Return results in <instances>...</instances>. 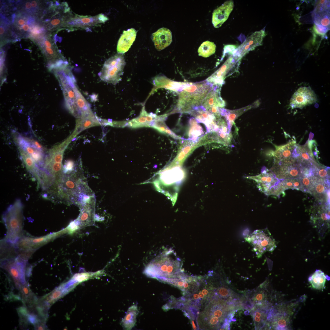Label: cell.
<instances>
[{
  "label": "cell",
  "instance_id": "obj_12",
  "mask_svg": "<svg viewBox=\"0 0 330 330\" xmlns=\"http://www.w3.org/2000/svg\"><path fill=\"white\" fill-rule=\"evenodd\" d=\"M54 234L37 237H23L16 245L17 251L19 254H24L31 255L38 248L47 243L53 238Z\"/></svg>",
  "mask_w": 330,
  "mask_h": 330
},
{
  "label": "cell",
  "instance_id": "obj_44",
  "mask_svg": "<svg viewBox=\"0 0 330 330\" xmlns=\"http://www.w3.org/2000/svg\"><path fill=\"white\" fill-rule=\"evenodd\" d=\"M36 327V328L38 330H44L45 328V326L44 325L40 324L37 325Z\"/></svg>",
  "mask_w": 330,
  "mask_h": 330
},
{
  "label": "cell",
  "instance_id": "obj_37",
  "mask_svg": "<svg viewBox=\"0 0 330 330\" xmlns=\"http://www.w3.org/2000/svg\"><path fill=\"white\" fill-rule=\"evenodd\" d=\"M74 167V163L72 161L68 160L66 162L64 166V172L67 173L72 171Z\"/></svg>",
  "mask_w": 330,
  "mask_h": 330
},
{
  "label": "cell",
  "instance_id": "obj_42",
  "mask_svg": "<svg viewBox=\"0 0 330 330\" xmlns=\"http://www.w3.org/2000/svg\"><path fill=\"white\" fill-rule=\"evenodd\" d=\"M137 120L139 122L141 123H144L146 122V119L145 117H139Z\"/></svg>",
  "mask_w": 330,
  "mask_h": 330
},
{
  "label": "cell",
  "instance_id": "obj_47",
  "mask_svg": "<svg viewBox=\"0 0 330 330\" xmlns=\"http://www.w3.org/2000/svg\"><path fill=\"white\" fill-rule=\"evenodd\" d=\"M159 130L161 131H165L166 129L164 127H160L157 128Z\"/></svg>",
  "mask_w": 330,
  "mask_h": 330
},
{
  "label": "cell",
  "instance_id": "obj_17",
  "mask_svg": "<svg viewBox=\"0 0 330 330\" xmlns=\"http://www.w3.org/2000/svg\"><path fill=\"white\" fill-rule=\"evenodd\" d=\"M238 61L232 55H230L222 66L206 80L214 86L221 87L224 83V80L228 74Z\"/></svg>",
  "mask_w": 330,
  "mask_h": 330
},
{
  "label": "cell",
  "instance_id": "obj_32",
  "mask_svg": "<svg viewBox=\"0 0 330 330\" xmlns=\"http://www.w3.org/2000/svg\"><path fill=\"white\" fill-rule=\"evenodd\" d=\"M0 56V75H1V82L2 83L6 80V70L5 69V67L4 64V60H5V54L3 52H2V53H1Z\"/></svg>",
  "mask_w": 330,
  "mask_h": 330
},
{
  "label": "cell",
  "instance_id": "obj_20",
  "mask_svg": "<svg viewBox=\"0 0 330 330\" xmlns=\"http://www.w3.org/2000/svg\"><path fill=\"white\" fill-rule=\"evenodd\" d=\"M221 87L214 86L204 100L202 105L206 110L212 107L223 108L225 106V102L220 95Z\"/></svg>",
  "mask_w": 330,
  "mask_h": 330
},
{
  "label": "cell",
  "instance_id": "obj_24",
  "mask_svg": "<svg viewBox=\"0 0 330 330\" xmlns=\"http://www.w3.org/2000/svg\"><path fill=\"white\" fill-rule=\"evenodd\" d=\"M257 101L252 104L249 105L242 108L234 110H229L223 108H220L221 115L223 116L227 121L228 125L231 128L235 120L245 112L254 107H257L258 105Z\"/></svg>",
  "mask_w": 330,
  "mask_h": 330
},
{
  "label": "cell",
  "instance_id": "obj_39",
  "mask_svg": "<svg viewBox=\"0 0 330 330\" xmlns=\"http://www.w3.org/2000/svg\"><path fill=\"white\" fill-rule=\"evenodd\" d=\"M28 319L29 321L33 324H36L38 321L36 316L33 314H30L28 315Z\"/></svg>",
  "mask_w": 330,
  "mask_h": 330
},
{
  "label": "cell",
  "instance_id": "obj_48",
  "mask_svg": "<svg viewBox=\"0 0 330 330\" xmlns=\"http://www.w3.org/2000/svg\"><path fill=\"white\" fill-rule=\"evenodd\" d=\"M165 132L166 133H167L168 134H169L171 135H174L172 133V132H171V131L170 130H169V129H166V130H165Z\"/></svg>",
  "mask_w": 330,
  "mask_h": 330
},
{
  "label": "cell",
  "instance_id": "obj_22",
  "mask_svg": "<svg viewBox=\"0 0 330 330\" xmlns=\"http://www.w3.org/2000/svg\"><path fill=\"white\" fill-rule=\"evenodd\" d=\"M137 31L131 28L124 31L118 42L117 50L118 53L123 54L127 52L135 39Z\"/></svg>",
  "mask_w": 330,
  "mask_h": 330
},
{
  "label": "cell",
  "instance_id": "obj_41",
  "mask_svg": "<svg viewBox=\"0 0 330 330\" xmlns=\"http://www.w3.org/2000/svg\"><path fill=\"white\" fill-rule=\"evenodd\" d=\"M32 145L35 148L40 151H41L42 149V146L36 141H33Z\"/></svg>",
  "mask_w": 330,
  "mask_h": 330
},
{
  "label": "cell",
  "instance_id": "obj_29",
  "mask_svg": "<svg viewBox=\"0 0 330 330\" xmlns=\"http://www.w3.org/2000/svg\"><path fill=\"white\" fill-rule=\"evenodd\" d=\"M216 46L215 43L207 41L203 42L199 47L198 52L199 56L208 57L215 53Z\"/></svg>",
  "mask_w": 330,
  "mask_h": 330
},
{
  "label": "cell",
  "instance_id": "obj_33",
  "mask_svg": "<svg viewBox=\"0 0 330 330\" xmlns=\"http://www.w3.org/2000/svg\"><path fill=\"white\" fill-rule=\"evenodd\" d=\"M217 295L221 297L227 298L230 295V292L225 287H221L217 290Z\"/></svg>",
  "mask_w": 330,
  "mask_h": 330
},
{
  "label": "cell",
  "instance_id": "obj_34",
  "mask_svg": "<svg viewBox=\"0 0 330 330\" xmlns=\"http://www.w3.org/2000/svg\"><path fill=\"white\" fill-rule=\"evenodd\" d=\"M314 28L317 33L321 35H324L328 30V28L317 23H315Z\"/></svg>",
  "mask_w": 330,
  "mask_h": 330
},
{
  "label": "cell",
  "instance_id": "obj_26",
  "mask_svg": "<svg viewBox=\"0 0 330 330\" xmlns=\"http://www.w3.org/2000/svg\"><path fill=\"white\" fill-rule=\"evenodd\" d=\"M0 19V42L1 46L8 43L12 40V37L15 35L13 31L11 24L6 17L1 16Z\"/></svg>",
  "mask_w": 330,
  "mask_h": 330
},
{
  "label": "cell",
  "instance_id": "obj_19",
  "mask_svg": "<svg viewBox=\"0 0 330 330\" xmlns=\"http://www.w3.org/2000/svg\"><path fill=\"white\" fill-rule=\"evenodd\" d=\"M267 321L275 329L287 330L290 328V319L285 313L277 312L271 310L268 313Z\"/></svg>",
  "mask_w": 330,
  "mask_h": 330
},
{
  "label": "cell",
  "instance_id": "obj_7",
  "mask_svg": "<svg viewBox=\"0 0 330 330\" xmlns=\"http://www.w3.org/2000/svg\"><path fill=\"white\" fill-rule=\"evenodd\" d=\"M34 42L41 50L48 68L50 71L68 64L53 42L50 36V33L47 34Z\"/></svg>",
  "mask_w": 330,
  "mask_h": 330
},
{
  "label": "cell",
  "instance_id": "obj_31",
  "mask_svg": "<svg viewBox=\"0 0 330 330\" xmlns=\"http://www.w3.org/2000/svg\"><path fill=\"white\" fill-rule=\"evenodd\" d=\"M313 177L307 176L302 174L299 178L301 182L302 191L311 194L313 185Z\"/></svg>",
  "mask_w": 330,
  "mask_h": 330
},
{
  "label": "cell",
  "instance_id": "obj_27",
  "mask_svg": "<svg viewBox=\"0 0 330 330\" xmlns=\"http://www.w3.org/2000/svg\"><path fill=\"white\" fill-rule=\"evenodd\" d=\"M138 312L136 305H134L128 308L122 321V325L124 329L131 330L134 326Z\"/></svg>",
  "mask_w": 330,
  "mask_h": 330
},
{
  "label": "cell",
  "instance_id": "obj_5",
  "mask_svg": "<svg viewBox=\"0 0 330 330\" xmlns=\"http://www.w3.org/2000/svg\"><path fill=\"white\" fill-rule=\"evenodd\" d=\"M23 205L20 199L9 206L3 213L2 219L6 229L4 241L16 245L23 237Z\"/></svg>",
  "mask_w": 330,
  "mask_h": 330
},
{
  "label": "cell",
  "instance_id": "obj_4",
  "mask_svg": "<svg viewBox=\"0 0 330 330\" xmlns=\"http://www.w3.org/2000/svg\"><path fill=\"white\" fill-rule=\"evenodd\" d=\"M172 251L170 250L163 252L157 256L146 266L144 273L158 280L176 278L183 274L179 258L174 259L170 256Z\"/></svg>",
  "mask_w": 330,
  "mask_h": 330
},
{
  "label": "cell",
  "instance_id": "obj_9",
  "mask_svg": "<svg viewBox=\"0 0 330 330\" xmlns=\"http://www.w3.org/2000/svg\"><path fill=\"white\" fill-rule=\"evenodd\" d=\"M125 65L123 54L118 53L105 61L98 75L101 80L116 85L120 80Z\"/></svg>",
  "mask_w": 330,
  "mask_h": 330
},
{
  "label": "cell",
  "instance_id": "obj_21",
  "mask_svg": "<svg viewBox=\"0 0 330 330\" xmlns=\"http://www.w3.org/2000/svg\"><path fill=\"white\" fill-rule=\"evenodd\" d=\"M152 39L156 49L159 51L162 50L171 43V32L167 28H160L152 34Z\"/></svg>",
  "mask_w": 330,
  "mask_h": 330
},
{
  "label": "cell",
  "instance_id": "obj_6",
  "mask_svg": "<svg viewBox=\"0 0 330 330\" xmlns=\"http://www.w3.org/2000/svg\"><path fill=\"white\" fill-rule=\"evenodd\" d=\"M214 86L206 80L193 83L179 93L177 106L182 112H190L201 106L204 100Z\"/></svg>",
  "mask_w": 330,
  "mask_h": 330
},
{
  "label": "cell",
  "instance_id": "obj_14",
  "mask_svg": "<svg viewBox=\"0 0 330 330\" xmlns=\"http://www.w3.org/2000/svg\"><path fill=\"white\" fill-rule=\"evenodd\" d=\"M246 178L255 181L259 189L267 196L271 195L273 188L280 181L271 170L266 168L262 169L261 173L258 175Z\"/></svg>",
  "mask_w": 330,
  "mask_h": 330
},
{
  "label": "cell",
  "instance_id": "obj_36",
  "mask_svg": "<svg viewBox=\"0 0 330 330\" xmlns=\"http://www.w3.org/2000/svg\"><path fill=\"white\" fill-rule=\"evenodd\" d=\"M30 156L34 161L36 163L40 162L42 158V154L39 150L36 151Z\"/></svg>",
  "mask_w": 330,
  "mask_h": 330
},
{
  "label": "cell",
  "instance_id": "obj_30",
  "mask_svg": "<svg viewBox=\"0 0 330 330\" xmlns=\"http://www.w3.org/2000/svg\"><path fill=\"white\" fill-rule=\"evenodd\" d=\"M280 180L281 185L284 190L288 189H292L302 191L301 182L299 178Z\"/></svg>",
  "mask_w": 330,
  "mask_h": 330
},
{
  "label": "cell",
  "instance_id": "obj_1",
  "mask_svg": "<svg viewBox=\"0 0 330 330\" xmlns=\"http://www.w3.org/2000/svg\"><path fill=\"white\" fill-rule=\"evenodd\" d=\"M226 300L215 298L199 314L197 321L199 329L215 330L227 328L233 315V307Z\"/></svg>",
  "mask_w": 330,
  "mask_h": 330
},
{
  "label": "cell",
  "instance_id": "obj_46",
  "mask_svg": "<svg viewBox=\"0 0 330 330\" xmlns=\"http://www.w3.org/2000/svg\"><path fill=\"white\" fill-rule=\"evenodd\" d=\"M146 119L148 122H150L153 120V118L151 116H147L146 117Z\"/></svg>",
  "mask_w": 330,
  "mask_h": 330
},
{
  "label": "cell",
  "instance_id": "obj_23",
  "mask_svg": "<svg viewBox=\"0 0 330 330\" xmlns=\"http://www.w3.org/2000/svg\"><path fill=\"white\" fill-rule=\"evenodd\" d=\"M156 83L158 88H165L178 93L193 83L173 81L166 77L162 76L158 77L156 78Z\"/></svg>",
  "mask_w": 330,
  "mask_h": 330
},
{
  "label": "cell",
  "instance_id": "obj_11",
  "mask_svg": "<svg viewBox=\"0 0 330 330\" xmlns=\"http://www.w3.org/2000/svg\"><path fill=\"white\" fill-rule=\"evenodd\" d=\"M108 20L104 14L95 16H81L73 14L67 20L64 28H86L103 23Z\"/></svg>",
  "mask_w": 330,
  "mask_h": 330
},
{
  "label": "cell",
  "instance_id": "obj_28",
  "mask_svg": "<svg viewBox=\"0 0 330 330\" xmlns=\"http://www.w3.org/2000/svg\"><path fill=\"white\" fill-rule=\"evenodd\" d=\"M326 278V276L322 271L317 270L309 277L308 281L314 288L323 290L324 287Z\"/></svg>",
  "mask_w": 330,
  "mask_h": 330
},
{
  "label": "cell",
  "instance_id": "obj_16",
  "mask_svg": "<svg viewBox=\"0 0 330 330\" xmlns=\"http://www.w3.org/2000/svg\"><path fill=\"white\" fill-rule=\"evenodd\" d=\"M49 1L35 0L16 1L15 3L16 10L38 17L47 7Z\"/></svg>",
  "mask_w": 330,
  "mask_h": 330
},
{
  "label": "cell",
  "instance_id": "obj_15",
  "mask_svg": "<svg viewBox=\"0 0 330 330\" xmlns=\"http://www.w3.org/2000/svg\"><path fill=\"white\" fill-rule=\"evenodd\" d=\"M316 96L310 87H302L294 94L290 100V106L292 108H302L309 104L315 102Z\"/></svg>",
  "mask_w": 330,
  "mask_h": 330
},
{
  "label": "cell",
  "instance_id": "obj_13",
  "mask_svg": "<svg viewBox=\"0 0 330 330\" xmlns=\"http://www.w3.org/2000/svg\"><path fill=\"white\" fill-rule=\"evenodd\" d=\"M266 35L265 31L263 29L253 33L234 50L232 55L235 60L238 61L249 51L261 45Z\"/></svg>",
  "mask_w": 330,
  "mask_h": 330
},
{
  "label": "cell",
  "instance_id": "obj_38",
  "mask_svg": "<svg viewBox=\"0 0 330 330\" xmlns=\"http://www.w3.org/2000/svg\"><path fill=\"white\" fill-rule=\"evenodd\" d=\"M25 161L27 167L32 170L34 167V161L31 157L28 156L26 157Z\"/></svg>",
  "mask_w": 330,
  "mask_h": 330
},
{
  "label": "cell",
  "instance_id": "obj_35",
  "mask_svg": "<svg viewBox=\"0 0 330 330\" xmlns=\"http://www.w3.org/2000/svg\"><path fill=\"white\" fill-rule=\"evenodd\" d=\"M25 285H22L21 291L24 299L28 300L31 296V292L28 288Z\"/></svg>",
  "mask_w": 330,
  "mask_h": 330
},
{
  "label": "cell",
  "instance_id": "obj_3",
  "mask_svg": "<svg viewBox=\"0 0 330 330\" xmlns=\"http://www.w3.org/2000/svg\"><path fill=\"white\" fill-rule=\"evenodd\" d=\"M62 90L65 103L70 112L75 117H81L82 114L77 105L78 96L80 92L70 66L66 64L52 71Z\"/></svg>",
  "mask_w": 330,
  "mask_h": 330
},
{
  "label": "cell",
  "instance_id": "obj_2",
  "mask_svg": "<svg viewBox=\"0 0 330 330\" xmlns=\"http://www.w3.org/2000/svg\"><path fill=\"white\" fill-rule=\"evenodd\" d=\"M14 35L20 38H29L33 42L50 33L36 16L16 10L9 19Z\"/></svg>",
  "mask_w": 330,
  "mask_h": 330
},
{
  "label": "cell",
  "instance_id": "obj_8",
  "mask_svg": "<svg viewBox=\"0 0 330 330\" xmlns=\"http://www.w3.org/2000/svg\"><path fill=\"white\" fill-rule=\"evenodd\" d=\"M245 239L258 258L266 252H272L277 247V242L267 228L256 230Z\"/></svg>",
  "mask_w": 330,
  "mask_h": 330
},
{
  "label": "cell",
  "instance_id": "obj_25",
  "mask_svg": "<svg viewBox=\"0 0 330 330\" xmlns=\"http://www.w3.org/2000/svg\"><path fill=\"white\" fill-rule=\"evenodd\" d=\"M269 305H257L253 311L252 317L256 329L262 328L267 321Z\"/></svg>",
  "mask_w": 330,
  "mask_h": 330
},
{
  "label": "cell",
  "instance_id": "obj_10",
  "mask_svg": "<svg viewBox=\"0 0 330 330\" xmlns=\"http://www.w3.org/2000/svg\"><path fill=\"white\" fill-rule=\"evenodd\" d=\"M27 260L18 255L5 258L1 262V267L11 275L17 287L26 284L25 274Z\"/></svg>",
  "mask_w": 330,
  "mask_h": 330
},
{
  "label": "cell",
  "instance_id": "obj_18",
  "mask_svg": "<svg viewBox=\"0 0 330 330\" xmlns=\"http://www.w3.org/2000/svg\"><path fill=\"white\" fill-rule=\"evenodd\" d=\"M234 7L233 1L228 0L214 11L212 23L215 28L220 27L227 20Z\"/></svg>",
  "mask_w": 330,
  "mask_h": 330
},
{
  "label": "cell",
  "instance_id": "obj_40",
  "mask_svg": "<svg viewBox=\"0 0 330 330\" xmlns=\"http://www.w3.org/2000/svg\"><path fill=\"white\" fill-rule=\"evenodd\" d=\"M54 161L55 162L61 163L62 160V154L60 153L56 154L54 157Z\"/></svg>",
  "mask_w": 330,
  "mask_h": 330
},
{
  "label": "cell",
  "instance_id": "obj_43",
  "mask_svg": "<svg viewBox=\"0 0 330 330\" xmlns=\"http://www.w3.org/2000/svg\"><path fill=\"white\" fill-rule=\"evenodd\" d=\"M191 149L190 146H187L184 148L183 152L185 154H187L190 150Z\"/></svg>",
  "mask_w": 330,
  "mask_h": 330
},
{
  "label": "cell",
  "instance_id": "obj_45",
  "mask_svg": "<svg viewBox=\"0 0 330 330\" xmlns=\"http://www.w3.org/2000/svg\"><path fill=\"white\" fill-rule=\"evenodd\" d=\"M185 155V154L184 153L183 151H182L179 155L178 157V159L180 160H182L184 158Z\"/></svg>",
  "mask_w": 330,
  "mask_h": 330
}]
</instances>
